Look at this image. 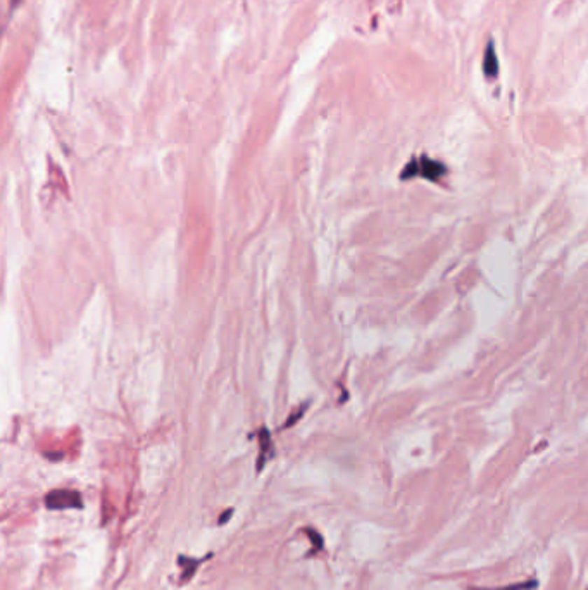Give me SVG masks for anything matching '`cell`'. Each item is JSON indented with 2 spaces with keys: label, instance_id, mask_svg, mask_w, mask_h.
<instances>
[{
  "label": "cell",
  "instance_id": "cell-4",
  "mask_svg": "<svg viewBox=\"0 0 588 590\" xmlns=\"http://www.w3.org/2000/svg\"><path fill=\"white\" fill-rule=\"evenodd\" d=\"M306 532L309 533V535H311V540H312V544H314V547H312V552H319L323 549V537L319 535L318 532H314V530H311V528H307Z\"/></svg>",
  "mask_w": 588,
  "mask_h": 590
},
{
  "label": "cell",
  "instance_id": "cell-6",
  "mask_svg": "<svg viewBox=\"0 0 588 590\" xmlns=\"http://www.w3.org/2000/svg\"><path fill=\"white\" fill-rule=\"evenodd\" d=\"M232 514H233V510H228V511H226V513L223 514L221 518H219V525H225V523L228 521V519H230V517H232Z\"/></svg>",
  "mask_w": 588,
  "mask_h": 590
},
{
  "label": "cell",
  "instance_id": "cell-3",
  "mask_svg": "<svg viewBox=\"0 0 588 590\" xmlns=\"http://www.w3.org/2000/svg\"><path fill=\"white\" fill-rule=\"evenodd\" d=\"M178 559H181V561L187 563V565L180 563V566L185 568V571H183V575H181V578H183V582L188 580V578L192 577L193 571L197 570V566L200 565V561H197V559H192V558H187V556H180V558H178Z\"/></svg>",
  "mask_w": 588,
  "mask_h": 590
},
{
  "label": "cell",
  "instance_id": "cell-5",
  "mask_svg": "<svg viewBox=\"0 0 588 590\" xmlns=\"http://www.w3.org/2000/svg\"><path fill=\"white\" fill-rule=\"evenodd\" d=\"M486 59H492V61H495L493 50H489V55H486ZM485 69H486V73H490L489 64H485ZM495 73H497V62H492V74H495Z\"/></svg>",
  "mask_w": 588,
  "mask_h": 590
},
{
  "label": "cell",
  "instance_id": "cell-2",
  "mask_svg": "<svg viewBox=\"0 0 588 590\" xmlns=\"http://www.w3.org/2000/svg\"><path fill=\"white\" fill-rule=\"evenodd\" d=\"M270 456H273L270 433H267V430H262V432H260V456H259L258 470H262V466L266 465V461H267V458H270Z\"/></svg>",
  "mask_w": 588,
  "mask_h": 590
},
{
  "label": "cell",
  "instance_id": "cell-1",
  "mask_svg": "<svg viewBox=\"0 0 588 590\" xmlns=\"http://www.w3.org/2000/svg\"><path fill=\"white\" fill-rule=\"evenodd\" d=\"M46 504L48 510H81L83 507V500L81 496L76 491H52L46 497Z\"/></svg>",
  "mask_w": 588,
  "mask_h": 590
}]
</instances>
